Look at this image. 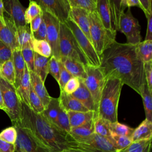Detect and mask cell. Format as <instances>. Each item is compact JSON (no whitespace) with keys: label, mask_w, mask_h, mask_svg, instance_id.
Masks as SVG:
<instances>
[{"label":"cell","mask_w":152,"mask_h":152,"mask_svg":"<svg viewBox=\"0 0 152 152\" xmlns=\"http://www.w3.org/2000/svg\"><path fill=\"white\" fill-rule=\"evenodd\" d=\"M99 68L105 78L116 77L140 95L146 83L144 63L137 53L135 45L114 41L102 53Z\"/></svg>","instance_id":"obj_1"},{"label":"cell","mask_w":152,"mask_h":152,"mask_svg":"<svg viewBox=\"0 0 152 152\" xmlns=\"http://www.w3.org/2000/svg\"><path fill=\"white\" fill-rule=\"evenodd\" d=\"M18 124L26 128L36 141L50 152H62L77 145L75 140L69 133L22 102L21 120Z\"/></svg>","instance_id":"obj_2"},{"label":"cell","mask_w":152,"mask_h":152,"mask_svg":"<svg viewBox=\"0 0 152 152\" xmlns=\"http://www.w3.org/2000/svg\"><path fill=\"white\" fill-rule=\"evenodd\" d=\"M124 84L116 77H106L97 109V115L110 122L118 121V108Z\"/></svg>","instance_id":"obj_3"},{"label":"cell","mask_w":152,"mask_h":152,"mask_svg":"<svg viewBox=\"0 0 152 152\" xmlns=\"http://www.w3.org/2000/svg\"><path fill=\"white\" fill-rule=\"evenodd\" d=\"M90 34L92 45L100 58L103 52L114 41L116 31H110L103 26L97 12H88Z\"/></svg>","instance_id":"obj_4"},{"label":"cell","mask_w":152,"mask_h":152,"mask_svg":"<svg viewBox=\"0 0 152 152\" xmlns=\"http://www.w3.org/2000/svg\"><path fill=\"white\" fill-rule=\"evenodd\" d=\"M59 46L61 57L74 59L84 65H88L72 33L65 23H59Z\"/></svg>","instance_id":"obj_5"},{"label":"cell","mask_w":152,"mask_h":152,"mask_svg":"<svg viewBox=\"0 0 152 152\" xmlns=\"http://www.w3.org/2000/svg\"><path fill=\"white\" fill-rule=\"evenodd\" d=\"M0 90L4 102V111L10 118L12 125L19 124L21 115V102L15 87L1 75Z\"/></svg>","instance_id":"obj_6"},{"label":"cell","mask_w":152,"mask_h":152,"mask_svg":"<svg viewBox=\"0 0 152 152\" xmlns=\"http://www.w3.org/2000/svg\"><path fill=\"white\" fill-rule=\"evenodd\" d=\"M65 24L68 27L74 36L80 48L86 58L88 65L95 67H99L100 58L95 50L91 42L71 19L68 18Z\"/></svg>","instance_id":"obj_7"},{"label":"cell","mask_w":152,"mask_h":152,"mask_svg":"<svg viewBox=\"0 0 152 152\" xmlns=\"http://www.w3.org/2000/svg\"><path fill=\"white\" fill-rule=\"evenodd\" d=\"M85 70L86 77L84 80H82L93 97L96 112H97L99 102L106 78L99 67L87 65H85Z\"/></svg>","instance_id":"obj_8"},{"label":"cell","mask_w":152,"mask_h":152,"mask_svg":"<svg viewBox=\"0 0 152 152\" xmlns=\"http://www.w3.org/2000/svg\"><path fill=\"white\" fill-rule=\"evenodd\" d=\"M119 31L125 35L128 44L136 45L141 42V26L138 20L133 16L130 8L121 15Z\"/></svg>","instance_id":"obj_9"},{"label":"cell","mask_w":152,"mask_h":152,"mask_svg":"<svg viewBox=\"0 0 152 152\" xmlns=\"http://www.w3.org/2000/svg\"><path fill=\"white\" fill-rule=\"evenodd\" d=\"M76 142L75 148L83 152H118L110 138L95 133L88 138Z\"/></svg>","instance_id":"obj_10"},{"label":"cell","mask_w":152,"mask_h":152,"mask_svg":"<svg viewBox=\"0 0 152 152\" xmlns=\"http://www.w3.org/2000/svg\"><path fill=\"white\" fill-rule=\"evenodd\" d=\"M13 126L17 133L15 152H50L41 146L26 128L18 124Z\"/></svg>","instance_id":"obj_11"},{"label":"cell","mask_w":152,"mask_h":152,"mask_svg":"<svg viewBox=\"0 0 152 152\" xmlns=\"http://www.w3.org/2000/svg\"><path fill=\"white\" fill-rule=\"evenodd\" d=\"M46 12L55 17L60 23H65L69 18L70 6L67 0H33Z\"/></svg>","instance_id":"obj_12"},{"label":"cell","mask_w":152,"mask_h":152,"mask_svg":"<svg viewBox=\"0 0 152 152\" xmlns=\"http://www.w3.org/2000/svg\"><path fill=\"white\" fill-rule=\"evenodd\" d=\"M42 17L46 26V41L51 48L52 55L57 60H60L59 46L60 22L55 17L46 12H43Z\"/></svg>","instance_id":"obj_13"},{"label":"cell","mask_w":152,"mask_h":152,"mask_svg":"<svg viewBox=\"0 0 152 152\" xmlns=\"http://www.w3.org/2000/svg\"><path fill=\"white\" fill-rule=\"evenodd\" d=\"M4 15L8 17L17 28L26 25L24 20L26 9L19 0H2Z\"/></svg>","instance_id":"obj_14"},{"label":"cell","mask_w":152,"mask_h":152,"mask_svg":"<svg viewBox=\"0 0 152 152\" xmlns=\"http://www.w3.org/2000/svg\"><path fill=\"white\" fill-rule=\"evenodd\" d=\"M4 19L5 23L0 20V41L8 46L12 50L20 48L17 39V28L5 15Z\"/></svg>","instance_id":"obj_15"},{"label":"cell","mask_w":152,"mask_h":152,"mask_svg":"<svg viewBox=\"0 0 152 152\" xmlns=\"http://www.w3.org/2000/svg\"><path fill=\"white\" fill-rule=\"evenodd\" d=\"M87 10L80 8H71L69 18L80 28L82 32L91 42L90 34V21Z\"/></svg>","instance_id":"obj_16"},{"label":"cell","mask_w":152,"mask_h":152,"mask_svg":"<svg viewBox=\"0 0 152 152\" xmlns=\"http://www.w3.org/2000/svg\"><path fill=\"white\" fill-rule=\"evenodd\" d=\"M30 83L32 88L40 98L45 109L48 105L52 97H50L46 89L44 83L40 78L33 71H29Z\"/></svg>","instance_id":"obj_17"},{"label":"cell","mask_w":152,"mask_h":152,"mask_svg":"<svg viewBox=\"0 0 152 152\" xmlns=\"http://www.w3.org/2000/svg\"><path fill=\"white\" fill-rule=\"evenodd\" d=\"M66 113L69 118L71 128L84 125L94 119L97 116L96 112L91 110L87 112L68 110Z\"/></svg>","instance_id":"obj_18"},{"label":"cell","mask_w":152,"mask_h":152,"mask_svg":"<svg viewBox=\"0 0 152 152\" xmlns=\"http://www.w3.org/2000/svg\"><path fill=\"white\" fill-rule=\"evenodd\" d=\"M96 11L104 27L110 31L113 29L110 5L108 0H97Z\"/></svg>","instance_id":"obj_19"},{"label":"cell","mask_w":152,"mask_h":152,"mask_svg":"<svg viewBox=\"0 0 152 152\" xmlns=\"http://www.w3.org/2000/svg\"><path fill=\"white\" fill-rule=\"evenodd\" d=\"M79 80V87L75 91L72 93L71 95L76 99H77L79 102H80L81 104L88 110L96 112L95 104L90 91L84 84L83 80L81 79Z\"/></svg>","instance_id":"obj_20"},{"label":"cell","mask_w":152,"mask_h":152,"mask_svg":"<svg viewBox=\"0 0 152 152\" xmlns=\"http://www.w3.org/2000/svg\"><path fill=\"white\" fill-rule=\"evenodd\" d=\"M58 99L59 101L60 106L66 111H88V110L80 102L74 97L71 94L66 93L64 90L60 91V95L58 97Z\"/></svg>","instance_id":"obj_21"},{"label":"cell","mask_w":152,"mask_h":152,"mask_svg":"<svg viewBox=\"0 0 152 152\" xmlns=\"http://www.w3.org/2000/svg\"><path fill=\"white\" fill-rule=\"evenodd\" d=\"M31 88L30 72L26 65L23 75L18 87L15 88L21 102L26 104L30 107L29 94Z\"/></svg>","instance_id":"obj_22"},{"label":"cell","mask_w":152,"mask_h":152,"mask_svg":"<svg viewBox=\"0 0 152 152\" xmlns=\"http://www.w3.org/2000/svg\"><path fill=\"white\" fill-rule=\"evenodd\" d=\"M60 61L73 77L83 80L86 78V72L84 65L74 59L64 56L61 57Z\"/></svg>","instance_id":"obj_23"},{"label":"cell","mask_w":152,"mask_h":152,"mask_svg":"<svg viewBox=\"0 0 152 152\" xmlns=\"http://www.w3.org/2000/svg\"><path fill=\"white\" fill-rule=\"evenodd\" d=\"M131 138L132 142L152 139V122L145 119L135 129H134Z\"/></svg>","instance_id":"obj_24"},{"label":"cell","mask_w":152,"mask_h":152,"mask_svg":"<svg viewBox=\"0 0 152 152\" xmlns=\"http://www.w3.org/2000/svg\"><path fill=\"white\" fill-rule=\"evenodd\" d=\"M12 61L15 75L14 86L16 88L20 83L26 67V64L21 54V49L18 48L12 50Z\"/></svg>","instance_id":"obj_25"},{"label":"cell","mask_w":152,"mask_h":152,"mask_svg":"<svg viewBox=\"0 0 152 152\" xmlns=\"http://www.w3.org/2000/svg\"><path fill=\"white\" fill-rule=\"evenodd\" d=\"M94 119L81 126L71 128L69 134L75 141L84 140L94 133Z\"/></svg>","instance_id":"obj_26"},{"label":"cell","mask_w":152,"mask_h":152,"mask_svg":"<svg viewBox=\"0 0 152 152\" xmlns=\"http://www.w3.org/2000/svg\"><path fill=\"white\" fill-rule=\"evenodd\" d=\"M49 58H46L34 52V72L45 83L48 72V64Z\"/></svg>","instance_id":"obj_27"},{"label":"cell","mask_w":152,"mask_h":152,"mask_svg":"<svg viewBox=\"0 0 152 152\" xmlns=\"http://www.w3.org/2000/svg\"><path fill=\"white\" fill-rule=\"evenodd\" d=\"M17 39L20 49L26 46L32 48L33 36L28 24L17 28Z\"/></svg>","instance_id":"obj_28"},{"label":"cell","mask_w":152,"mask_h":152,"mask_svg":"<svg viewBox=\"0 0 152 152\" xmlns=\"http://www.w3.org/2000/svg\"><path fill=\"white\" fill-rule=\"evenodd\" d=\"M136 46V52L143 63L152 61V40H144Z\"/></svg>","instance_id":"obj_29"},{"label":"cell","mask_w":152,"mask_h":152,"mask_svg":"<svg viewBox=\"0 0 152 152\" xmlns=\"http://www.w3.org/2000/svg\"><path fill=\"white\" fill-rule=\"evenodd\" d=\"M59 109L60 104L58 98L52 97L48 105L44 109L42 114L49 122L56 125V120L59 111Z\"/></svg>","instance_id":"obj_30"},{"label":"cell","mask_w":152,"mask_h":152,"mask_svg":"<svg viewBox=\"0 0 152 152\" xmlns=\"http://www.w3.org/2000/svg\"><path fill=\"white\" fill-rule=\"evenodd\" d=\"M140 96L144 104L145 119L152 122V93L149 91L146 83L143 86Z\"/></svg>","instance_id":"obj_31"},{"label":"cell","mask_w":152,"mask_h":152,"mask_svg":"<svg viewBox=\"0 0 152 152\" xmlns=\"http://www.w3.org/2000/svg\"><path fill=\"white\" fill-rule=\"evenodd\" d=\"M110 123L109 121L103 119L97 115L94 119V133L110 138L112 135L110 128Z\"/></svg>","instance_id":"obj_32"},{"label":"cell","mask_w":152,"mask_h":152,"mask_svg":"<svg viewBox=\"0 0 152 152\" xmlns=\"http://www.w3.org/2000/svg\"><path fill=\"white\" fill-rule=\"evenodd\" d=\"M111 11L112 21L113 29L117 31L119 29V21L122 14L121 11V0H108Z\"/></svg>","instance_id":"obj_33"},{"label":"cell","mask_w":152,"mask_h":152,"mask_svg":"<svg viewBox=\"0 0 152 152\" xmlns=\"http://www.w3.org/2000/svg\"><path fill=\"white\" fill-rule=\"evenodd\" d=\"M32 49L33 51L39 55L49 58L52 55V50L46 40L36 39L33 37Z\"/></svg>","instance_id":"obj_34"},{"label":"cell","mask_w":152,"mask_h":152,"mask_svg":"<svg viewBox=\"0 0 152 152\" xmlns=\"http://www.w3.org/2000/svg\"><path fill=\"white\" fill-rule=\"evenodd\" d=\"M0 75L8 83L14 85L15 83V70L12 59L5 62L0 69Z\"/></svg>","instance_id":"obj_35"},{"label":"cell","mask_w":152,"mask_h":152,"mask_svg":"<svg viewBox=\"0 0 152 152\" xmlns=\"http://www.w3.org/2000/svg\"><path fill=\"white\" fill-rule=\"evenodd\" d=\"M70 8H80L89 12H97L95 0H67Z\"/></svg>","instance_id":"obj_36"},{"label":"cell","mask_w":152,"mask_h":152,"mask_svg":"<svg viewBox=\"0 0 152 152\" xmlns=\"http://www.w3.org/2000/svg\"><path fill=\"white\" fill-rule=\"evenodd\" d=\"M110 128L112 134L131 137L134 129L129 126L119 123L118 121L110 123Z\"/></svg>","instance_id":"obj_37"},{"label":"cell","mask_w":152,"mask_h":152,"mask_svg":"<svg viewBox=\"0 0 152 152\" xmlns=\"http://www.w3.org/2000/svg\"><path fill=\"white\" fill-rule=\"evenodd\" d=\"M42 12L40 6L34 1H30L28 8L25 10L24 20L26 24L30 23L31 20Z\"/></svg>","instance_id":"obj_38"},{"label":"cell","mask_w":152,"mask_h":152,"mask_svg":"<svg viewBox=\"0 0 152 152\" xmlns=\"http://www.w3.org/2000/svg\"><path fill=\"white\" fill-rule=\"evenodd\" d=\"M56 125L62 130L69 134V132L71 130V126L69 124V118L66 113V111L61 106H60L59 111L56 120Z\"/></svg>","instance_id":"obj_39"},{"label":"cell","mask_w":152,"mask_h":152,"mask_svg":"<svg viewBox=\"0 0 152 152\" xmlns=\"http://www.w3.org/2000/svg\"><path fill=\"white\" fill-rule=\"evenodd\" d=\"M110 138L118 151L124 149L132 142L131 137L128 136L112 134Z\"/></svg>","instance_id":"obj_40"},{"label":"cell","mask_w":152,"mask_h":152,"mask_svg":"<svg viewBox=\"0 0 152 152\" xmlns=\"http://www.w3.org/2000/svg\"><path fill=\"white\" fill-rule=\"evenodd\" d=\"M29 102L30 108H31L34 112L42 113L45 109V107L40 100V98L34 91L31 86L30 88L29 94Z\"/></svg>","instance_id":"obj_41"},{"label":"cell","mask_w":152,"mask_h":152,"mask_svg":"<svg viewBox=\"0 0 152 152\" xmlns=\"http://www.w3.org/2000/svg\"><path fill=\"white\" fill-rule=\"evenodd\" d=\"M21 54L26 65L29 71L34 72V52L31 47L26 46L21 49Z\"/></svg>","instance_id":"obj_42"},{"label":"cell","mask_w":152,"mask_h":152,"mask_svg":"<svg viewBox=\"0 0 152 152\" xmlns=\"http://www.w3.org/2000/svg\"><path fill=\"white\" fill-rule=\"evenodd\" d=\"M151 140L152 139L132 142L129 146L118 152H143L147 146L151 142Z\"/></svg>","instance_id":"obj_43"},{"label":"cell","mask_w":152,"mask_h":152,"mask_svg":"<svg viewBox=\"0 0 152 152\" xmlns=\"http://www.w3.org/2000/svg\"><path fill=\"white\" fill-rule=\"evenodd\" d=\"M17 130L12 125L8 127L0 132V139L11 144H15L17 139Z\"/></svg>","instance_id":"obj_44"},{"label":"cell","mask_w":152,"mask_h":152,"mask_svg":"<svg viewBox=\"0 0 152 152\" xmlns=\"http://www.w3.org/2000/svg\"><path fill=\"white\" fill-rule=\"evenodd\" d=\"M48 72L58 82L60 75V67L59 60H57L53 55L50 57L48 64Z\"/></svg>","instance_id":"obj_45"},{"label":"cell","mask_w":152,"mask_h":152,"mask_svg":"<svg viewBox=\"0 0 152 152\" xmlns=\"http://www.w3.org/2000/svg\"><path fill=\"white\" fill-rule=\"evenodd\" d=\"M11 59H12V49L0 41V69L5 62Z\"/></svg>","instance_id":"obj_46"},{"label":"cell","mask_w":152,"mask_h":152,"mask_svg":"<svg viewBox=\"0 0 152 152\" xmlns=\"http://www.w3.org/2000/svg\"><path fill=\"white\" fill-rule=\"evenodd\" d=\"M59 67H60V75H59V79L58 83L59 84L60 91H61V90H63L66 83L73 76L66 69V68H65L63 64L61 62L60 60H59Z\"/></svg>","instance_id":"obj_47"},{"label":"cell","mask_w":152,"mask_h":152,"mask_svg":"<svg viewBox=\"0 0 152 152\" xmlns=\"http://www.w3.org/2000/svg\"><path fill=\"white\" fill-rule=\"evenodd\" d=\"M144 71L147 86L152 93V61L144 63Z\"/></svg>","instance_id":"obj_48"},{"label":"cell","mask_w":152,"mask_h":152,"mask_svg":"<svg viewBox=\"0 0 152 152\" xmlns=\"http://www.w3.org/2000/svg\"><path fill=\"white\" fill-rule=\"evenodd\" d=\"M80 86V80L77 78L72 77L70 78L65 84L63 90L68 94H71L75 91Z\"/></svg>","instance_id":"obj_49"},{"label":"cell","mask_w":152,"mask_h":152,"mask_svg":"<svg viewBox=\"0 0 152 152\" xmlns=\"http://www.w3.org/2000/svg\"><path fill=\"white\" fill-rule=\"evenodd\" d=\"M32 36L36 39L46 40V26L43 18L42 19L38 30L32 33Z\"/></svg>","instance_id":"obj_50"},{"label":"cell","mask_w":152,"mask_h":152,"mask_svg":"<svg viewBox=\"0 0 152 152\" xmlns=\"http://www.w3.org/2000/svg\"><path fill=\"white\" fill-rule=\"evenodd\" d=\"M134 6H137L140 8L141 10L142 9L141 4L139 0H121V7L122 13L124 12L126 8H131Z\"/></svg>","instance_id":"obj_51"},{"label":"cell","mask_w":152,"mask_h":152,"mask_svg":"<svg viewBox=\"0 0 152 152\" xmlns=\"http://www.w3.org/2000/svg\"><path fill=\"white\" fill-rule=\"evenodd\" d=\"M42 15H43V12H42L39 15H38L34 19H33L30 22V28L31 33L35 32L38 30L43 19Z\"/></svg>","instance_id":"obj_52"},{"label":"cell","mask_w":152,"mask_h":152,"mask_svg":"<svg viewBox=\"0 0 152 152\" xmlns=\"http://www.w3.org/2000/svg\"><path fill=\"white\" fill-rule=\"evenodd\" d=\"M15 144L7 142L0 139V152H15Z\"/></svg>","instance_id":"obj_53"},{"label":"cell","mask_w":152,"mask_h":152,"mask_svg":"<svg viewBox=\"0 0 152 152\" xmlns=\"http://www.w3.org/2000/svg\"><path fill=\"white\" fill-rule=\"evenodd\" d=\"M147 20V27L145 40H152V13L145 15Z\"/></svg>","instance_id":"obj_54"},{"label":"cell","mask_w":152,"mask_h":152,"mask_svg":"<svg viewBox=\"0 0 152 152\" xmlns=\"http://www.w3.org/2000/svg\"><path fill=\"white\" fill-rule=\"evenodd\" d=\"M141 6L142 10L144 12L145 15L152 13L151 11V0H139Z\"/></svg>","instance_id":"obj_55"},{"label":"cell","mask_w":152,"mask_h":152,"mask_svg":"<svg viewBox=\"0 0 152 152\" xmlns=\"http://www.w3.org/2000/svg\"><path fill=\"white\" fill-rule=\"evenodd\" d=\"M0 20L3 23H5L4 19V8L2 0H0Z\"/></svg>","instance_id":"obj_56"},{"label":"cell","mask_w":152,"mask_h":152,"mask_svg":"<svg viewBox=\"0 0 152 152\" xmlns=\"http://www.w3.org/2000/svg\"><path fill=\"white\" fill-rule=\"evenodd\" d=\"M62 152H83V151L77 148H69L68 149L64 150Z\"/></svg>","instance_id":"obj_57"},{"label":"cell","mask_w":152,"mask_h":152,"mask_svg":"<svg viewBox=\"0 0 152 152\" xmlns=\"http://www.w3.org/2000/svg\"><path fill=\"white\" fill-rule=\"evenodd\" d=\"M0 109L4 110V102H3V99H2V94L0 90Z\"/></svg>","instance_id":"obj_58"},{"label":"cell","mask_w":152,"mask_h":152,"mask_svg":"<svg viewBox=\"0 0 152 152\" xmlns=\"http://www.w3.org/2000/svg\"><path fill=\"white\" fill-rule=\"evenodd\" d=\"M151 148V142L150 143V144L147 146V147L145 148V149L144 150V151L143 152H150Z\"/></svg>","instance_id":"obj_59"},{"label":"cell","mask_w":152,"mask_h":152,"mask_svg":"<svg viewBox=\"0 0 152 152\" xmlns=\"http://www.w3.org/2000/svg\"><path fill=\"white\" fill-rule=\"evenodd\" d=\"M95 1H97V0H95Z\"/></svg>","instance_id":"obj_60"},{"label":"cell","mask_w":152,"mask_h":152,"mask_svg":"<svg viewBox=\"0 0 152 152\" xmlns=\"http://www.w3.org/2000/svg\"><path fill=\"white\" fill-rule=\"evenodd\" d=\"M29 1H31V0H29Z\"/></svg>","instance_id":"obj_61"}]
</instances>
